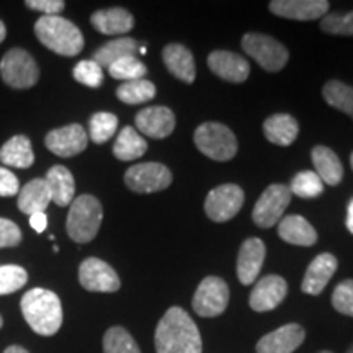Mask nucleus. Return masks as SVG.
<instances>
[{"label": "nucleus", "mask_w": 353, "mask_h": 353, "mask_svg": "<svg viewBox=\"0 0 353 353\" xmlns=\"http://www.w3.org/2000/svg\"><path fill=\"white\" fill-rule=\"evenodd\" d=\"M117 97L126 105H139L152 100L156 97V85L151 81L138 79V81L123 82L117 90Z\"/></svg>", "instance_id": "obj_31"}, {"label": "nucleus", "mask_w": 353, "mask_h": 353, "mask_svg": "<svg viewBox=\"0 0 353 353\" xmlns=\"http://www.w3.org/2000/svg\"><path fill=\"white\" fill-rule=\"evenodd\" d=\"M306 339V332L299 324H286L273 332L263 335L257 343V353H293Z\"/></svg>", "instance_id": "obj_17"}, {"label": "nucleus", "mask_w": 353, "mask_h": 353, "mask_svg": "<svg viewBox=\"0 0 353 353\" xmlns=\"http://www.w3.org/2000/svg\"><path fill=\"white\" fill-rule=\"evenodd\" d=\"M25 6L32 10L44 13V17H54L59 15L65 8L63 0H26Z\"/></svg>", "instance_id": "obj_42"}, {"label": "nucleus", "mask_w": 353, "mask_h": 353, "mask_svg": "<svg viewBox=\"0 0 353 353\" xmlns=\"http://www.w3.org/2000/svg\"><path fill=\"white\" fill-rule=\"evenodd\" d=\"M312 164L316 167V174L319 175L322 183H327L335 187L343 179V165L332 149L325 145H316L311 152Z\"/></svg>", "instance_id": "obj_25"}, {"label": "nucleus", "mask_w": 353, "mask_h": 353, "mask_svg": "<svg viewBox=\"0 0 353 353\" xmlns=\"http://www.w3.org/2000/svg\"><path fill=\"white\" fill-rule=\"evenodd\" d=\"M339 262L332 254H321L309 263L306 275L303 278L301 290L303 293L311 294V296H317L324 291L325 286L334 276L335 270H337Z\"/></svg>", "instance_id": "obj_20"}, {"label": "nucleus", "mask_w": 353, "mask_h": 353, "mask_svg": "<svg viewBox=\"0 0 353 353\" xmlns=\"http://www.w3.org/2000/svg\"><path fill=\"white\" fill-rule=\"evenodd\" d=\"M19 179L13 175V172L6 169V167H0V196L19 195Z\"/></svg>", "instance_id": "obj_43"}, {"label": "nucleus", "mask_w": 353, "mask_h": 353, "mask_svg": "<svg viewBox=\"0 0 353 353\" xmlns=\"http://www.w3.org/2000/svg\"><path fill=\"white\" fill-rule=\"evenodd\" d=\"M244 205V192L234 183L221 185L211 190L206 196L205 211L214 223H226L239 213Z\"/></svg>", "instance_id": "obj_11"}, {"label": "nucleus", "mask_w": 353, "mask_h": 353, "mask_svg": "<svg viewBox=\"0 0 353 353\" xmlns=\"http://www.w3.org/2000/svg\"><path fill=\"white\" fill-rule=\"evenodd\" d=\"M92 26L97 32L101 34H125L131 32L132 26H134V19L126 8L121 7H113L107 8V10H99L92 15Z\"/></svg>", "instance_id": "obj_22"}, {"label": "nucleus", "mask_w": 353, "mask_h": 353, "mask_svg": "<svg viewBox=\"0 0 353 353\" xmlns=\"http://www.w3.org/2000/svg\"><path fill=\"white\" fill-rule=\"evenodd\" d=\"M110 76L117 81H123V82H131V81H138V79H144L145 72H148V68L141 63L138 59V56H130V57H123V59L117 61L108 68Z\"/></svg>", "instance_id": "obj_35"}, {"label": "nucleus", "mask_w": 353, "mask_h": 353, "mask_svg": "<svg viewBox=\"0 0 353 353\" xmlns=\"http://www.w3.org/2000/svg\"><path fill=\"white\" fill-rule=\"evenodd\" d=\"M6 37H7V28H6V25H3V21L0 20V43L6 39Z\"/></svg>", "instance_id": "obj_47"}, {"label": "nucleus", "mask_w": 353, "mask_h": 353, "mask_svg": "<svg viewBox=\"0 0 353 353\" xmlns=\"http://www.w3.org/2000/svg\"><path fill=\"white\" fill-rule=\"evenodd\" d=\"M101 219H103V210L100 201L92 195H81L70 203L65 229L74 242L87 244L99 234Z\"/></svg>", "instance_id": "obj_4"}, {"label": "nucleus", "mask_w": 353, "mask_h": 353, "mask_svg": "<svg viewBox=\"0 0 353 353\" xmlns=\"http://www.w3.org/2000/svg\"><path fill=\"white\" fill-rule=\"evenodd\" d=\"M347 229L353 234V198L352 201L348 203V208H347Z\"/></svg>", "instance_id": "obj_45"}, {"label": "nucleus", "mask_w": 353, "mask_h": 353, "mask_svg": "<svg viewBox=\"0 0 353 353\" xmlns=\"http://www.w3.org/2000/svg\"><path fill=\"white\" fill-rule=\"evenodd\" d=\"M193 139L198 151L213 161L226 162L237 154L236 136L221 123H203L196 128Z\"/></svg>", "instance_id": "obj_5"}, {"label": "nucleus", "mask_w": 353, "mask_h": 353, "mask_svg": "<svg viewBox=\"0 0 353 353\" xmlns=\"http://www.w3.org/2000/svg\"><path fill=\"white\" fill-rule=\"evenodd\" d=\"M265 138L276 145H291L296 141L299 125L291 114L276 113L263 123Z\"/></svg>", "instance_id": "obj_26"}, {"label": "nucleus", "mask_w": 353, "mask_h": 353, "mask_svg": "<svg viewBox=\"0 0 353 353\" xmlns=\"http://www.w3.org/2000/svg\"><path fill=\"white\" fill-rule=\"evenodd\" d=\"M2 325H3V319H2V316H0V329H2Z\"/></svg>", "instance_id": "obj_48"}, {"label": "nucleus", "mask_w": 353, "mask_h": 353, "mask_svg": "<svg viewBox=\"0 0 353 353\" xmlns=\"http://www.w3.org/2000/svg\"><path fill=\"white\" fill-rule=\"evenodd\" d=\"M117 130H118V118L114 117L113 113L100 112V113H95L94 117L90 118L88 131H90V139L94 141L95 144L107 143L110 138H113V134L117 132Z\"/></svg>", "instance_id": "obj_36"}, {"label": "nucleus", "mask_w": 353, "mask_h": 353, "mask_svg": "<svg viewBox=\"0 0 353 353\" xmlns=\"http://www.w3.org/2000/svg\"><path fill=\"white\" fill-rule=\"evenodd\" d=\"M44 180H46L48 187H50L51 200L57 206H68L74 201L76 182H74V176L69 169H65L63 165H54L52 169L48 170Z\"/></svg>", "instance_id": "obj_27"}, {"label": "nucleus", "mask_w": 353, "mask_h": 353, "mask_svg": "<svg viewBox=\"0 0 353 353\" xmlns=\"http://www.w3.org/2000/svg\"><path fill=\"white\" fill-rule=\"evenodd\" d=\"M291 203L290 187L281 183H273L260 195L252 211V219L257 226L268 229L273 228L281 219L285 210Z\"/></svg>", "instance_id": "obj_9"}, {"label": "nucleus", "mask_w": 353, "mask_h": 353, "mask_svg": "<svg viewBox=\"0 0 353 353\" xmlns=\"http://www.w3.org/2000/svg\"><path fill=\"white\" fill-rule=\"evenodd\" d=\"M288 293L285 278L278 275H267L257 281L249 296V306L255 312H267L278 307Z\"/></svg>", "instance_id": "obj_15"}, {"label": "nucleus", "mask_w": 353, "mask_h": 353, "mask_svg": "<svg viewBox=\"0 0 353 353\" xmlns=\"http://www.w3.org/2000/svg\"><path fill=\"white\" fill-rule=\"evenodd\" d=\"M242 50L268 72H278L288 63L290 52L275 38L262 33H247L242 38Z\"/></svg>", "instance_id": "obj_6"}, {"label": "nucleus", "mask_w": 353, "mask_h": 353, "mask_svg": "<svg viewBox=\"0 0 353 353\" xmlns=\"http://www.w3.org/2000/svg\"><path fill=\"white\" fill-rule=\"evenodd\" d=\"M347 353H353V345H352V347H350V350H348V352H347Z\"/></svg>", "instance_id": "obj_50"}, {"label": "nucleus", "mask_w": 353, "mask_h": 353, "mask_svg": "<svg viewBox=\"0 0 353 353\" xmlns=\"http://www.w3.org/2000/svg\"><path fill=\"white\" fill-rule=\"evenodd\" d=\"M3 353H30V352L26 350V348L20 347V345H10V347L6 348V352H3Z\"/></svg>", "instance_id": "obj_46"}, {"label": "nucleus", "mask_w": 353, "mask_h": 353, "mask_svg": "<svg viewBox=\"0 0 353 353\" xmlns=\"http://www.w3.org/2000/svg\"><path fill=\"white\" fill-rule=\"evenodd\" d=\"M28 273L19 265H0V296L12 294L23 288Z\"/></svg>", "instance_id": "obj_37"}, {"label": "nucleus", "mask_w": 353, "mask_h": 353, "mask_svg": "<svg viewBox=\"0 0 353 353\" xmlns=\"http://www.w3.org/2000/svg\"><path fill=\"white\" fill-rule=\"evenodd\" d=\"M51 200V192L44 179H33L19 192V210L32 216L44 213Z\"/></svg>", "instance_id": "obj_24"}, {"label": "nucleus", "mask_w": 353, "mask_h": 353, "mask_svg": "<svg viewBox=\"0 0 353 353\" xmlns=\"http://www.w3.org/2000/svg\"><path fill=\"white\" fill-rule=\"evenodd\" d=\"M79 281L82 288L94 293H114L120 290L121 281L117 272L103 260L90 257L79 267Z\"/></svg>", "instance_id": "obj_12"}, {"label": "nucleus", "mask_w": 353, "mask_h": 353, "mask_svg": "<svg viewBox=\"0 0 353 353\" xmlns=\"http://www.w3.org/2000/svg\"><path fill=\"white\" fill-rule=\"evenodd\" d=\"M21 314L34 332L51 337L63 325V304L56 293L44 288L26 291L20 301Z\"/></svg>", "instance_id": "obj_2"}, {"label": "nucleus", "mask_w": 353, "mask_h": 353, "mask_svg": "<svg viewBox=\"0 0 353 353\" xmlns=\"http://www.w3.org/2000/svg\"><path fill=\"white\" fill-rule=\"evenodd\" d=\"M332 306L341 314L353 317V280H345L335 286L332 293Z\"/></svg>", "instance_id": "obj_40"}, {"label": "nucleus", "mask_w": 353, "mask_h": 353, "mask_svg": "<svg viewBox=\"0 0 353 353\" xmlns=\"http://www.w3.org/2000/svg\"><path fill=\"white\" fill-rule=\"evenodd\" d=\"M319 353H332V352H329V350H324V352H319Z\"/></svg>", "instance_id": "obj_51"}, {"label": "nucleus", "mask_w": 353, "mask_h": 353, "mask_svg": "<svg viewBox=\"0 0 353 353\" xmlns=\"http://www.w3.org/2000/svg\"><path fill=\"white\" fill-rule=\"evenodd\" d=\"M125 183L136 193L162 192L172 183V172L159 162H144L126 170Z\"/></svg>", "instance_id": "obj_10"}, {"label": "nucleus", "mask_w": 353, "mask_h": 353, "mask_svg": "<svg viewBox=\"0 0 353 353\" xmlns=\"http://www.w3.org/2000/svg\"><path fill=\"white\" fill-rule=\"evenodd\" d=\"M74 79L82 85L97 88L103 82V69L95 63L94 59L81 61L76 68H74Z\"/></svg>", "instance_id": "obj_39"}, {"label": "nucleus", "mask_w": 353, "mask_h": 353, "mask_svg": "<svg viewBox=\"0 0 353 353\" xmlns=\"http://www.w3.org/2000/svg\"><path fill=\"white\" fill-rule=\"evenodd\" d=\"M322 94L330 107L341 110L353 120V87L341 81H329Z\"/></svg>", "instance_id": "obj_32"}, {"label": "nucleus", "mask_w": 353, "mask_h": 353, "mask_svg": "<svg viewBox=\"0 0 353 353\" xmlns=\"http://www.w3.org/2000/svg\"><path fill=\"white\" fill-rule=\"evenodd\" d=\"M145 151H148V143L132 126L123 128L113 145L114 157L125 162L143 157Z\"/></svg>", "instance_id": "obj_29"}, {"label": "nucleus", "mask_w": 353, "mask_h": 353, "mask_svg": "<svg viewBox=\"0 0 353 353\" xmlns=\"http://www.w3.org/2000/svg\"><path fill=\"white\" fill-rule=\"evenodd\" d=\"M44 144L52 154L59 157H74L85 151L88 136L81 125H68L57 128L46 134Z\"/></svg>", "instance_id": "obj_13"}, {"label": "nucleus", "mask_w": 353, "mask_h": 353, "mask_svg": "<svg viewBox=\"0 0 353 353\" xmlns=\"http://www.w3.org/2000/svg\"><path fill=\"white\" fill-rule=\"evenodd\" d=\"M103 353H141V350L125 327L114 325L103 335Z\"/></svg>", "instance_id": "obj_33"}, {"label": "nucleus", "mask_w": 353, "mask_h": 353, "mask_svg": "<svg viewBox=\"0 0 353 353\" xmlns=\"http://www.w3.org/2000/svg\"><path fill=\"white\" fill-rule=\"evenodd\" d=\"M291 195L299 198H316L324 192V183L319 179V175L312 170H304L294 175L290 185Z\"/></svg>", "instance_id": "obj_34"}, {"label": "nucleus", "mask_w": 353, "mask_h": 353, "mask_svg": "<svg viewBox=\"0 0 353 353\" xmlns=\"http://www.w3.org/2000/svg\"><path fill=\"white\" fill-rule=\"evenodd\" d=\"M0 74L8 87L19 88V90L32 88L37 85L39 79L37 61L28 51L21 48H13L6 52V56L0 61Z\"/></svg>", "instance_id": "obj_7"}, {"label": "nucleus", "mask_w": 353, "mask_h": 353, "mask_svg": "<svg viewBox=\"0 0 353 353\" xmlns=\"http://www.w3.org/2000/svg\"><path fill=\"white\" fill-rule=\"evenodd\" d=\"M157 353H201L200 330L185 309L174 306L159 321L156 327Z\"/></svg>", "instance_id": "obj_1"}, {"label": "nucleus", "mask_w": 353, "mask_h": 353, "mask_svg": "<svg viewBox=\"0 0 353 353\" xmlns=\"http://www.w3.org/2000/svg\"><path fill=\"white\" fill-rule=\"evenodd\" d=\"M350 164H352V169H353V152H352V157H350Z\"/></svg>", "instance_id": "obj_49"}, {"label": "nucleus", "mask_w": 353, "mask_h": 353, "mask_svg": "<svg viewBox=\"0 0 353 353\" xmlns=\"http://www.w3.org/2000/svg\"><path fill=\"white\" fill-rule=\"evenodd\" d=\"M229 304V286L223 278L206 276L198 285L193 296V311L201 317H216L226 311Z\"/></svg>", "instance_id": "obj_8"}, {"label": "nucleus", "mask_w": 353, "mask_h": 353, "mask_svg": "<svg viewBox=\"0 0 353 353\" xmlns=\"http://www.w3.org/2000/svg\"><path fill=\"white\" fill-rule=\"evenodd\" d=\"M330 3L327 0H273L270 12L278 17L298 21H311L324 19Z\"/></svg>", "instance_id": "obj_14"}, {"label": "nucleus", "mask_w": 353, "mask_h": 353, "mask_svg": "<svg viewBox=\"0 0 353 353\" xmlns=\"http://www.w3.org/2000/svg\"><path fill=\"white\" fill-rule=\"evenodd\" d=\"M0 162L7 167L28 169L33 165L34 154L32 143L26 136H13L0 148Z\"/></svg>", "instance_id": "obj_28"}, {"label": "nucleus", "mask_w": 353, "mask_h": 353, "mask_svg": "<svg viewBox=\"0 0 353 353\" xmlns=\"http://www.w3.org/2000/svg\"><path fill=\"white\" fill-rule=\"evenodd\" d=\"M30 226H32L37 232H43L48 226V218L44 213H37L30 216Z\"/></svg>", "instance_id": "obj_44"}, {"label": "nucleus", "mask_w": 353, "mask_h": 353, "mask_svg": "<svg viewBox=\"0 0 353 353\" xmlns=\"http://www.w3.org/2000/svg\"><path fill=\"white\" fill-rule=\"evenodd\" d=\"M208 68L213 74L223 79V81L232 83H242L247 81L250 74L249 63L244 57L231 51H213L208 56Z\"/></svg>", "instance_id": "obj_19"}, {"label": "nucleus", "mask_w": 353, "mask_h": 353, "mask_svg": "<svg viewBox=\"0 0 353 353\" xmlns=\"http://www.w3.org/2000/svg\"><path fill=\"white\" fill-rule=\"evenodd\" d=\"M278 236L286 244L311 247L317 242V232L307 219L299 214H290L278 224Z\"/></svg>", "instance_id": "obj_23"}, {"label": "nucleus", "mask_w": 353, "mask_h": 353, "mask_svg": "<svg viewBox=\"0 0 353 353\" xmlns=\"http://www.w3.org/2000/svg\"><path fill=\"white\" fill-rule=\"evenodd\" d=\"M265 244L259 237H250L241 245L237 255V278L242 285H252L257 280L265 260Z\"/></svg>", "instance_id": "obj_18"}, {"label": "nucleus", "mask_w": 353, "mask_h": 353, "mask_svg": "<svg viewBox=\"0 0 353 353\" xmlns=\"http://www.w3.org/2000/svg\"><path fill=\"white\" fill-rule=\"evenodd\" d=\"M134 123L148 138L165 139L175 130V114L167 107H148L136 114Z\"/></svg>", "instance_id": "obj_16"}, {"label": "nucleus", "mask_w": 353, "mask_h": 353, "mask_svg": "<svg viewBox=\"0 0 353 353\" xmlns=\"http://www.w3.org/2000/svg\"><path fill=\"white\" fill-rule=\"evenodd\" d=\"M138 52V43L134 41L132 38H117L113 41H110L103 46H100L99 50L95 51L94 54V61L100 65L101 69L103 68H110L113 63L123 59V57H130V56H136Z\"/></svg>", "instance_id": "obj_30"}, {"label": "nucleus", "mask_w": 353, "mask_h": 353, "mask_svg": "<svg viewBox=\"0 0 353 353\" xmlns=\"http://www.w3.org/2000/svg\"><path fill=\"white\" fill-rule=\"evenodd\" d=\"M34 34L43 46L61 56H77L83 50L82 32L63 17H41L34 23Z\"/></svg>", "instance_id": "obj_3"}, {"label": "nucleus", "mask_w": 353, "mask_h": 353, "mask_svg": "<svg viewBox=\"0 0 353 353\" xmlns=\"http://www.w3.org/2000/svg\"><path fill=\"white\" fill-rule=\"evenodd\" d=\"M21 242V231L10 219L0 218V249L17 247Z\"/></svg>", "instance_id": "obj_41"}, {"label": "nucleus", "mask_w": 353, "mask_h": 353, "mask_svg": "<svg viewBox=\"0 0 353 353\" xmlns=\"http://www.w3.org/2000/svg\"><path fill=\"white\" fill-rule=\"evenodd\" d=\"M321 28L329 34L353 37V10L348 13H327L321 20Z\"/></svg>", "instance_id": "obj_38"}, {"label": "nucleus", "mask_w": 353, "mask_h": 353, "mask_svg": "<svg viewBox=\"0 0 353 353\" xmlns=\"http://www.w3.org/2000/svg\"><path fill=\"white\" fill-rule=\"evenodd\" d=\"M162 59H164L165 68L169 69L172 76L179 81L192 83L196 77L195 59H193L192 51L187 46L179 43L167 44L162 51Z\"/></svg>", "instance_id": "obj_21"}]
</instances>
